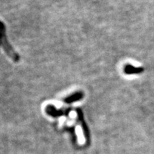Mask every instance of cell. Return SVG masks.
<instances>
[{
    "instance_id": "5",
    "label": "cell",
    "mask_w": 154,
    "mask_h": 154,
    "mask_svg": "<svg viewBox=\"0 0 154 154\" xmlns=\"http://www.w3.org/2000/svg\"><path fill=\"white\" fill-rule=\"evenodd\" d=\"M76 135L78 136V141L80 145H84L85 143V138L84 136V133H83V129L81 126H77L76 128Z\"/></svg>"
},
{
    "instance_id": "2",
    "label": "cell",
    "mask_w": 154,
    "mask_h": 154,
    "mask_svg": "<svg viewBox=\"0 0 154 154\" xmlns=\"http://www.w3.org/2000/svg\"><path fill=\"white\" fill-rule=\"evenodd\" d=\"M144 69L142 67H136L132 65L127 64L124 66V72L126 74H139L143 72Z\"/></svg>"
},
{
    "instance_id": "3",
    "label": "cell",
    "mask_w": 154,
    "mask_h": 154,
    "mask_svg": "<svg viewBox=\"0 0 154 154\" xmlns=\"http://www.w3.org/2000/svg\"><path fill=\"white\" fill-rule=\"evenodd\" d=\"M46 111L48 114L52 116H59L64 114V111L61 110H57L54 106L49 105L46 108Z\"/></svg>"
},
{
    "instance_id": "1",
    "label": "cell",
    "mask_w": 154,
    "mask_h": 154,
    "mask_svg": "<svg viewBox=\"0 0 154 154\" xmlns=\"http://www.w3.org/2000/svg\"><path fill=\"white\" fill-rule=\"evenodd\" d=\"M0 44L2 47L4 48L5 51L10 58L13 59L14 61H18L19 59V57L17 54L15 52L14 50L12 47L9 45L7 39V36L5 34V28L4 26L3 23L0 22Z\"/></svg>"
},
{
    "instance_id": "4",
    "label": "cell",
    "mask_w": 154,
    "mask_h": 154,
    "mask_svg": "<svg viewBox=\"0 0 154 154\" xmlns=\"http://www.w3.org/2000/svg\"><path fill=\"white\" fill-rule=\"evenodd\" d=\"M83 96H84V94L82 92H76V93L72 94V96H69L66 99H65L64 101L66 103H72L73 102L77 101L79 100L82 99Z\"/></svg>"
}]
</instances>
